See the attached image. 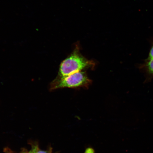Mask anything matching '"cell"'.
<instances>
[{
  "label": "cell",
  "instance_id": "6da1fadb",
  "mask_svg": "<svg viewBox=\"0 0 153 153\" xmlns=\"http://www.w3.org/2000/svg\"><path fill=\"white\" fill-rule=\"evenodd\" d=\"M80 50V44L77 42L75 43L72 53L61 63L56 78L64 77L87 69L94 68L95 62L83 56Z\"/></svg>",
  "mask_w": 153,
  "mask_h": 153
},
{
  "label": "cell",
  "instance_id": "7a4b0ae2",
  "mask_svg": "<svg viewBox=\"0 0 153 153\" xmlns=\"http://www.w3.org/2000/svg\"><path fill=\"white\" fill-rule=\"evenodd\" d=\"M92 83L85 72L79 71L61 78H56L51 82V91L64 88H88Z\"/></svg>",
  "mask_w": 153,
  "mask_h": 153
},
{
  "label": "cell",
  "instance_id": "3957f363",
  "mask_svg": "<svg viewBox=\"0 0 153 153\" xmlns=\"http://www.w3.org/2000/svg\"><path fill=\"white\" fill-rule=\"evenodd\" d=\"M140 68L144 73L147 81H150L153 78V59L145 60L144 62L141 64Z\"/></svg>",
  "mask_w": 153,
  "mask_h": 153
},
{
  "label": "cell",
  "instance_id": "277c9868",
  "mask_svg": "<svg viewBox=\"0 0 153 153\" xmlns=\"http://www.w3.org/2000/svg\"><path fill=\"white\" fill-rule=\"evenodd\" d=\"M30 153H51L48 151H44L40 150L37 146H35Z\"/></svg>",
  "mask_w": 153,
  "mask_h": 153
},
{
  "label": "cell",
  "instance_id": "5b68a950",
  "mask_svg": "<svg viewBox=\"0 0 153 153\" xmlns=\"http://www.w3.org/2000/svg\"><path fill=\"white\" fill-rule=\"evenodd\" d=\"M153 59V40L151 42V46L150 51L149 53L148 57L146 60H150Z\"/></svg>",
  "mask_w": 153,
  "mask_h": 153
},
{
  "label": "cell",
  "instance_id": "8992f818",
  "mask_svg": "<svg viewBox=\"0 0 153 153\" xmlns=\"http://www.w3.org/2000/svg\"><path fill=\"white\" fill-rule=\"evenodd\" d=\"M5 153H13L10 149L8 148H5L4 150Z\"/></svg>",
  "mask_w": 153,
  "mask_h": 153
},
{
  "label": "cell",
  "instance_id": "52a82bcc",
  "mask_svg": "<svg viewBox=\"0 0 153 153\" xmlns=\"http://www.w3.org/2000/svg\"><path fill=\"white\" fill-rule=\"evenodd\" d=\"M28 153H30V152Z\"/></svg>",
  "mask_w": 153,
  "mask_h": 153
}]
</instances>
